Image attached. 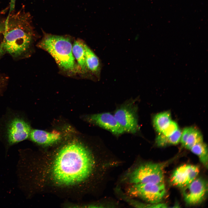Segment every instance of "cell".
Wrapping results in <instances>:
<instances>
[{"mask_svg": "<svg viewBox=\"0 0 208 208\" xmlns=\"http://www.w3.org/2000/svg\"><path fill=\"white\" fill-rule=\"evenodd\" d=\"M94 164L87 148L78 142H71L62 148L56 156L52 169L53 179L60 184L79 183L90 175Z\"/></svg>", "mask_w": 208, "mask_h": 208, "instance_id": "obj_1", "label": "cell"}, {"mask_svg": "<svg viewBox=\"0 0 208 208\" xmlns=\"http://www.w3.org/2000/svg\"><path fill=\"white\" fill-rule=\"evenodd\" d=\"M10 13L1 21L3 38L0 45V56L7 53L17 57L25 53L31 43L32 21L30 14L23 10Z\"/></svg>", "mask_w": 208, "mask_h": 208, "instance_id": "obj_2", "label": "cell"}, {"mask_svg": "<svg viewBox=\"0 0 208 208\" xmlns=\"http://www.w3.org/2000/svg\"><path fill=\"white\" fill-rule=\"evenodd\" d=\"M48 52L57 64L64 69L73 70L75 68V58L70 39L63 36L46 35L38 44Z\"/></svg>", "mask_w": 208, "mask_h": 208, "instance_id": "obj_3", "label": "cell"}, {"mask_svg": "<svg viewBox=\"0 0 208 208\" xmlns=\"http://www.w3.org/2000/svg\"><path fill=\"white\" fill-rule=\"evenodd\" d=\"M31 130L30 125L23 114L10 111L0 123V136L10 145L29 138Z\"/></svg>", "mask_w": 208, "mask_h": 208, "instance_id": "obj_4", "label": "cell"}, {"mask_svg": "<svg viewBox=\"0 0 208 208\" xmlns=\"http://www.w3.org/2000/svg\"><path fill=\"white\" fill-rule=\"evenodd\" d=\"M166 163L142 164L127 174L125 178L131 184L164 183L163 169Z\"/></svg>", "mask_w": 208, "mask_h": 208, "instance_id": "obj_5", "label": "cell"}, {"mask_svg": "<svg viewBox=\"0 0 208 208\" xmlns=\"http://www.w3.org/2000/svg\"><path fill=\"white\" fill-rule=\"evenodd\" d=\"M131 196L140 198L151 203H157L165 195L166 190L164 183H148L131 184L127 189Z\"/></svg>", "mask_w": 208, "mask_h": 208, "instance_id": "obj_6", "label": "cell"}, {"mask_svg": "<svg viewBox=\"0 0 208 208\" xmlns=\"http://www.w3.org/2000/svg\"><path fill=\"white\" fill-rule=\"evenodd\" d=\"M138 107L134 101H129L116 108L114 116L125 132L135 134L139 129Z\"/></svg>", "mask_w": 208, "mask_h": 208, "instance_id": "obj_7", "label": "cell"}, {"mask_svg": "<svg viewBox=\"0 0 208 208\" xmlns=\"http://www.w3.org/2000/svg\"><path fill=\"white\" fill-rule=\"evenodd\" d=\"M183 189V194L186 203L195 205L200 203L204 199L207 192V185L203 179L196 178Z\"/></svg>", "mask_w": 208, "mask_h": 208, "instance_id": "obj_8", "label": "cell"}, {"mask_svg": "<svg viewBox=\"0 0 208 208\" xmlns=\"http://www.w3.org/2000/svg\"><path fill=\"white\" fill-rule=\"evenodd\" d=\"M199 172V167L184 164L177 168L171 174L170 182L173 186L183 188L196 178Z\"/></svg>", "mask_w": 208, "mask_h": 208, "instance_id": "obj_9", "label": "cell"}, {"mask_svg": "<svg viewBox=\"0 0 208 208\" xmlns=\"http://www.w3.org/2000/svg\"><path fill=\"white\" fill-rule=\"evenodd\" d=\"M88 118L91 122L109 131L115 135H120L125 132L114 115L109 112L92 114Z\"/></svg>", "mask_w": 208, "mask_h": 208, "instance_id": "obj_10", "label": "cell"}, {"mask_svg": "<svg viewBox=\"0 0 208 208\" xmlns=\"http://www.w3.org/2000/svg\"><path fill=\"white\" fill-rule=\"evenodd\" d=\"M60 133L38 130L31 129L29 138L35 143L40 144H49L58 141L60 138Z\"/></svg>", "mask_w": 208, "mask_h": 208, "instance_id": "obj_11", "label": "cell"}, {"mask_svg": "<svg viewBox=\"0 0 208 208\" xmlns=\"http://www.w3.org/2000/svg\"><path fill=\"white\" fill-rule=\"evenodd\" d=\"M84 47L86 68L92 73L99 75L100 72L101 64L98 57L85 44H84Z\"/></svg>", "mask_w": 208, "mask_h": 208, "instance_id": "obj_12", "label": "cell"}, {"mask_svg": "<svg viewBox=\"0 0 208 208\" xmlns=\"http://www.w3.org/2000/svg\"><path fill=\"white\" fill-rule=\"evenodd\" d=\"M84 44L79 40L75 41L72 46V52L74 58L76 59L82 69L85 70L86 67Z\"/></svg>", "mask_w": 208, "mask_h": 208, "instance_id": "obj_13", "label": "cell"}, {"mask_svg": "<svg viewBox=\"0 0 208 208\" xmlns=\"http://www.w3.org/2000/svg\"><path fill=\"white\" fill-rule=\"evenodd\" d=\"M171 120V115L169 111H166L158 113L156 115L153 119L154 127L159 133L168 124Z\"/></svg>", "mask_w": 208, "mask_h": 208, "instance_id": "obj_14", "label": "cell"}, {"mask_svg": "<svg viewBox=\"0 0 208 208\" xmlns=\"http://www.w3.org/2000/svg\"><path fill=\"white\" fill-rule=\"evenodd\" d=\"M181 134V131L179 129L169 136H165L161 133H159L156 139V143L157 146L160 147L176 144L180 141Z\"/></svg>", "mask_w": 208, "mask_h": 208, "instance_id": "obj_15", "label": "cell"}, {"mask_svg": "<svg viewBox=\"0 0 208 208\" xmlns=\"http://www.w3.org/2000/svg\"><path fill=\"white\" fill-rule=\"evenodd\" d=\"M199 157L201 162L207 168L208 166V149L206 144L203 142L197 144L190 149Z\"/></svg>", "mask_w": 208, "mask_h": 208, "instance_id": "obj_16", "label": "cell"}, {"mask_svg": "<svg viewBox=\"0 0 208 208\" xmlns=\"http://www.w3.org/2000/svg\"><path fill=\"white\" fill-rule=\"evenodd\" d=\"M203 137L199 130L192 127L191 131L183 146L187 149H190L194 145L203 142Z\"/></svg>", "mask_w": 208, "mask_h": 208, "instance_id": "obj_17", "label": "cell"}, {"mask_svg": "<svg viewBox=\"0 0 208 208\" xmlns=\"http://www.w3.org/2000/svg\"><path fill=\"white\" fill-rule=\"evenodd\" d=\"M178 129L177 124L175 122L171 120L160 133L165 136H169L173 134Z\"/></svg>", "mask_w": 208, "mask_h": 208, "instance_id": "obj_18", "label": "cell"}, {"mask_svg": "<svg viewBox=\"0 0 208 208\" xmlns=\"http://www.w3.org/2000/svg\"><path fill=\"white\" fill-rule=\"evenodd\" d=\"M1 29H0V34L1 33Z\"/></svg>", "mask_w": 208, "mask_h": 208, "instance_id": "obj_19", "label": "cell"}]
</instances>
